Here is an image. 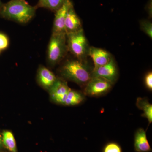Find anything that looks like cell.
Listing matches in <instances>:
<instances>
[{
    "label": "cell",
    "mask_w": 152,
    "mask_h": 152,
    "mask_svg": "<svg viewBox=\"0 0 152 152\" xmlns=\"http://www.w3.org/2000/svg\"><path fill=\"white\" fill-rule=\"evenodd\" d=\"M3 147L8 152H18L16 142L13 133L5 130L1 132Z\"/></svg>",
    "instance_id": "4fadbf2b"
},
{
    "label": "cell",
    "mask_w": 152,
    "mask_h": 152,
    "mask_svg": "<svg viewBox=\"0 0 152 152\" xmlns=\"http://www.w3.org/2000/svg\"><path fill=\"white\" fill-rule=\"evenodd\" d=\"M134 148L137 152H148L151 150L146 132L142 128L138 129L135 134Z\"/></svg>",
    "instance_id": "7c38bea8"
},
{
    "label": "cell",
    "mask_w": 152,
    "mask_h": 152,
    "mask_svg": "<svg viewBox=\"0 0 152 152\" xmlns=\"http://www.w3.org/2000/svg\"><path fill=\"white\" fill-rule=\"evenodd\" d=\"M37 6L31 5L25 0H10L0 8V17L20 24H26L35 15Z\"/></svg>",
    "instance_id": "6da1fadb"
},
{
    "label": "cell",
    "mask_w": 152,
    "mask_h": 152,
    "mask_svg": "<svg viewBox=\"0 0 152 152\" xmlns=\"http://www.w3.org/2000/svg\"><path fill=\"white\" fill-rule=\"evenodd\" d=\"M2 149H4V147H3L2 133L0 132V150Z\"/></svg>",
    "instance_id": "44dd1931"
},
{
    "label": "cell",
    "mask_w": 152,
    "mask_h": 152,
    "mask_svg": "<svg viewBox=\"0 0 152 152\" xmlns=\"http://www.w3.org/2000/svg\"><path fill=\"white\" fill-rule=\"evenodd\" d=\"M70 90V88L65 81L58 78L48 91L52 101L56 103L64 105L67 95Z\"/></svg>",
    "instance_id": "52a82bcc"
},
{
    "label": "cell",
    "mask_w": 152,
    "mask_h": 152,
    "mask_svg": "<svg viewBox=\"0 0 152 152\" xmlns=\"http://www.w3.org/2000/svg\"><path fill=\"white\" fill-rule=\"evenodd\" d=\"M66 0H39L37 6L38 8H42L56 12L61 7Z\"/></svg>",
    "instance_id": "2e32d148"
},
{
    "label": "cell",
    "mask_w": 152,
    "mask_h": 152,
    "mask_svg": "<svg viewBox=\"0 0 152 152\" xmlns=\"http://www.w3.org/2000/svg\"><path fill=\"white\" fill-rule=\"evenodd\" d=\"M141 29L149 37L152 38V24L149 21L144 20L140 23Z\"/></svg>",
    "instance_id": "e0dca14e"
},
{
    "label": "cell",
    "mask_w": 152,
    "mask_h": 152,
    "mask_svg": "<svg viewBox=\"0 0 152 152\" xmlns=\"http://www.w3.org/2000/svg\"><path fill=\"white\" fill-rule=\"evenodd\" d=\"M9 40L8 38L5 34L0 33V50H6L8 47Z\"/></svg>",
    "instance_id": "d6986e66"
},
{
    "label": "cell",
    "mask_w": 152,
    "mask_h": 152,
    "mask_svg": "<svg viewBox=\"0 0 152 152\" xmlns=\"http://www.w3.org/2000/svg\"><path fill=\"white\" fill-rule=\"evenodd\" d=\"M68 50L66 33H52L48 46L47 61L51 66L60 63Z\"/></svg>",
    "instance_id": "3957f363"
},
{
    "label": "cell",
    "mask_w": 152,
    "mask_h": 152,
    "mask_svg": "<svg viewBox=\"0 0 152 152\" xmlns=\"http://www.w3.org/2000/svg\"><path fill=\"white\" fill-rule=\"evenodd\" d=\"M1 50H0V53H1Z\"/></svg>",
    "instance_id": "cb8c5ba5"
},
{
    "label": "cell",
    "mask_w": 152,
    "mask_h": 152,
    "mask_svg": "<svg viewBox=\"0 0 152 152\" xmlns=\"http://www.w3.org/2000/svg\"><path fill=\"white\" fill-rule=\"evenodd\" d=\"M0 152H8L5 149L0 150Z\"/></svg>",
    "instance_id": "7402d4cb"
},
{
    "label": "cell",
    "mask_w": 152,
    "mask_h": 152,
    "mask_svg": "<svg viewBox=\"0 0 152 152\" xmlns=\"http://www.w3.org/2000/svg\"><path fill=\"white\" fill-rule=\"evenodd\" d=\"M118 75V68L113 58L107 64L96 69L93 70L92 77L104 78L110 81L113 84L117 80Z\"/></svg>",
    "instance_id": "ba28073f"
},
{
    "label": "cell",
    "mask_w": 152,
    "mask_h": 152,
    "mask_svg": "<svg viewBox=\"0 0 152 152\" xmlns=\"http://www.w3.org/2000/svg\"><path fill=\"white\" fill-rule=\"evenodd\" d=\"M55 74L48 68L41 66L37 74V80L39 85L45 89L49 90L57 80Z\"/></svg>",
    "instance_id": "30bf717a"
},
{
    "label": "cell",
    "mask_w": 152,
    "mask_h": 152,
    "mask_svg": "<svg viewBox=\"0 0 152 152\" xmlns=\"http://www.w3.org/2000/svg\"><path fill=\"white\" fill-rule=\"evenodd\" d=\"M73 7L71 0H66L61 7L56 12L52 33H65L64 23L69 10Z\"/></svg>",
    "instance_id": "8992f818"
},
{
    "label": "cell",
    "mask_w": 152,
    "mask_h": 152,
    "mask_svg": "<svg viewBox=\"0 0 152 152\" xmlns=\"http://www.w3.org/2000/svg\"><path fill=\"white\" fill-rule=\"evenodd\" d=\"M113 84L101 77H92L85 86L84 93L87 96L96 97L108 92Z\"/></svg>",
    "instance_id": "5b68a950"
},
{
    "label": "cell",
    "mask_w": 152,
    "mask_h": 152,
    "mask_svg": "<svg viewBox=\"0 0 152 152\" xmlns=\"http://www.w3.org/2000/svg\"><path fill=\"white\" fill-rule=\"evenodd\" d=\"M83 29L81 22L73 7L69 10L66 17L64 23V29L66 34L75 32Z\"/></svg>",
    "instance_id": "8fae6325"
},
{
    "label": "cell",
    "mask_w": 152,
    "mask_h": 152,
    "mask_svg": "<svg viewBox=\"0 0 152 152\" xmlns=\"http://www.w3.org/2000/svg\"><path fill=\"white\" fill-rule=\"evenodd\" d=\"M84 99V96L81 93L70 89L67 95L64 105H77L81 103Z\"/></svg>",
    "instance_id": "9a60e30c"
},
{
    "label": "cell",
    "mask_w": 152,
    "mask_h": 152,
    "mask_svg": "<svg viewBox=\"0 0 152 152\" xmlns=\"http://www.w3.org/2000/svg\"><path fill=\"white\" fill-rule=\"evenodd\" d=\"M145 84L148 89L152 91V73L150 72L147 74L145 77Z\"/></svg>",
    "instance_id": "ffe728a7"
},
{
    "label": "cell",
    "mask_w": 152,
    "mask_h": 152,
    "mask_svg": "<svg viewBox=\"0 0 152 152\" xmlns=\"http://www.w3.org/2000/svg\"><path fill=\"white\" fill-rule=\"evenodd\" d=\"M66 40L68 50L77 59L83 60L88 55L89 48L83 29L67 34Z\"/></svg>",
    "instance_id": "277c9868"
},
{
    "label": "cell",
    "mask_w": 152,
    "mask_h": 152,
    "mask_svg": "<svg viewBox=\"0 0 152 152\" xmlns=\"http://www.w3.org/2000/svg\"><path fill=\"white\" fill-rule=\"evenodd\" d=\"M88 55L92 59L94 67L93 70L104 65L112 58L108 52L105 50L98 48L91 47L89 48Z\"/></svg>",
    "instance_id": "9c48e42d"
},
{
    "label": "cell",
    "mask_w": 152,
    "mask_h": 152,
    "mask_svg": "<svg viewBox=\"0 0 152 152\" xmlns=\"http://www.w3.org/2000/svg\"><path fill=\"white\" fill-rule=\"evenodd\" d=\"M3 3L1 1V0H0V8H1V6H2Z\"/></svg>",
    "instance_id": "603a6c76"
},
{
    "label": "cell",
    "mask_w": 152,
    "mask_h": 152,
    "mask_svg": "<svg viewBox=\"0 0 152 152\" xmlns=\"http://www.w3.org/2000/svg\"><path fill=\"white\" fill-rule=\"evenodd\" d=\"M136 105L140 110L143 112L142 116L146 118L149 124L152 122V105L145 98H138L136 102Z\"/></svg>",
    "instance_id": "5bb4252c"
},
{
    "label": "cell",
    "mask_w": 152,
    "mask_h": 152,
    "mask_svg": "<svg viewBox=\"0 0 152 152\" xmlns=\"http://www.w3.org/2000/svg\"><path fill=\"white\" fill-rule=\"evenodd\" d=\"M93 70L83 60H68L60 69L63 78L80 86H86L92 78Z\"/></svg>",
    "instance_id": "7a4b0ae2"
},
{
    "label": "cell",
    "mask_w": 152,
    "mask_h": 152,
    "mask_svg": "<svg viewBox=\"0 0 152 152\" xmlns=\"http://www.w3.org/2000/svg\"><path fill=\"white\" fill-rule=\"evenodd\" d=\"M104 152H122L121 147L115 142L110 143L106 145Z\"/></svg>",
    "instance_id": "ac0fdd59"
}]
</instances>
